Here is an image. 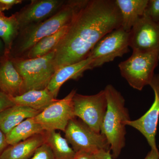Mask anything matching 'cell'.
I'll return each instance as SVG.
<instances>
[{
  "instance_id": "1f68e13d",
  "label": "cell",
  "mask_w": 159,
  "mask_h": 159,
  "mask_svg": "<svg viewBox=\"0 0 159 159\" xmlns=\"http://www.w3.org/2000/svg\"><path fill=\"white\" fill-rule=\"evenodd\" d=\"M1 58H0V60H1Z\"/></svg>"
},
{
  "instance_id": "d4e9b609",
  "label": "cell",
  "mask_w": 159,
  "mask_h": 159,
  "mask_svg": "<svg viewBox=\"0 0 159 159\" xmlns=\"http://www.w3.org/2000/svg\"><path fill=\"white\" fill-rule=\"evenodd\" d=\"M14 105L10 97L0 91V112Z\"/></svg>"
},
{
  "instance_id": "9c48e42d",
  "label": "cell",
  "mask_w": 159,
  "mask_h": 159,
  "mask_svg": "<svg viewBox=\"0 0 159 159\" xmlns=\"http://www.w3.org/2000/svg\"><path fill=\"white\" fill-rule=\"evenodd\" d=\"M77 93L74 89L65 97L57 99L34 117L35 121L46 131L60 130L64 132L69 122L75 118L73 97Z\"/></svg>"
},
{
  "instance_id": "9a60e30c",
  "label": "cell",
  "mask_w": 159,
  "mask_h": 159,
  "mask_svg": "<svg viewBox=\"0 0 159 159\" xmlns=\"http://www.w3.org/2000/svg\"><path fill=\"white\" fill-rule=\"evenodd\" d=\"M45 133L10 145L0 154V159H29L36 149L45 142Z\"/></svg>"
},
{
  "instance_id": "4316f807",
  "label": "cell",
  "mask_w": 159,
  "mask_h": 159,
  "mask_svg": "<svg viewBox=\"0 0 159 159\" xmlns=\"http://www.w3.org/2000/svg\"><path fill=\"white\" fill-rule=\"evenodd\" d=\"M74 159H97L95 154L91 152H80L76 154Z\"/></svg>"
},
{
  "instance_id": "ffe728a7",
  "label": "cell",
  "mask_w": 159,
  "mask_h": 159,
  "mask_svg": "<svg viewBox=\"0 0 159 159\" xmlns=\"http://www.w3.org/2000/svg\"><path fill=\"white\" fill-rule=\"evenodd\" d=\"M45 142L51 148L55 159H74L76 152L61 134L56 131H45Z\"/></svg>"
},
{
  "instance_id": "d6a6232c",
  "label": "cell",
  "mask_w": 159,
  "mask_h": 159,
  "mask_svg": "<svg viewBox=\"0 0 159 159\" xmlns=\"http://www.w3.org/2000/svg\"></svg>"
},
{
  "instance_id": "ac0fdd59",
  "label": "cell",
  "mask_w": 159,
  "mask_h": 159,
  "mask_svg": "<svg viewBox=\"0 0 159 159\" xmlns=\"http://www.w3.org/2000/svg\"><path fill=\"white\" fill-rule=\"evenodd\" d=\"M40 112L27 107L13 105L0 112V129L6 134L24 120L34 118Z\"/></svg>"
},
{
  "instance_id": "52a82bcc",
  "label": "cell",
  "mask_w": 159,
  "mask_h": 159,
  "mask_svg": "<svg viewBox=\"0 0 159 159\" xmlns=\"http://www.w3.org/2000/svg\"><path fill=\"white\" fill-rule=\"evenodd\" d=\"M129 36V32L120 27L102 37L94 46L89 55L88 57L93 60L92 70L128 53Z\"/></svg>"
},
{
  "instance_id": "484cf974",
  "label": "cell",
  "mask_w": 159,
  "mask_h": 159,
  "mask_svg": "<svg viewBox=\"0 0 159 159\" xmlns=\"http://www.w3.org/2000/svg\"><path fill=\"white\" fill-rule=\"evenodd\" d=\"M22 0H0V13L9 10L18 4H21Z\"/></svg>"
},
{
  "instance_id": "2e32d148",
  "label": "cell",
  "mask_w": 159,
  "mask_h": 159,
  "mask_svg": "<svg viewBox=\"0 0 159 159\" xmlns=\"http://www.w3.org/2000/svg\"><path fill=\"white\" fill-rule=\"evenodd\" d=\"M10 98L15 105L27 107L40 112L57 100L47 88L27 91L20 96Z\"/></svg>"
},
{
  "instance_id": "d6986e66",
  "label": "cell",
  "mask_w": 159,
  "mask_h": 159,
  "mask_svg": "<svg viewBox=\"0 0 159 159\" xmlns=\"http://www.w3.org/2000/svg\"><path fill=\"white\" fill-rule=\"evenodd\" d=\"M45 131L35 121L34 118H29L21 122L6 134V141L8 145H14Z\"/></svg>"
},
{
  "instance_id": "603a6c76",
  "label": "cell",
  "mask_w": 159,
  "mask_h": 159,
  "mask_svg": "<svg viewBox=\"0 0 159 159\" xmlns=\"http://www.w3.org/2000/svg\"><path fill=\"white\" fill-rule=\"evenodd\" d=\"M144 15L152 21L159 23V0H148Z\"/></svg>"
},
{
  "instance_id": "5bb4252c",
  "label": "cell",
  "mask_w": 159,
  "mask_h": 159,
  "mask_svg": "<svg viewBox=\"0 0 159 159\" xmlns=\"http://www.w3.org/2000/svg\"><path fill=\"white\" fill-rule=\"evenodd\" d=\"M93 60L89 57L80 62L60 68L54 72L47 88L56 98L61 86L69 80H78L85 71L92 70Z\"/></svg>"
},
{
  "instance_id": "cb8c5ba5",
  "label": "cell",
  "mask_w": 159,
  "mask_h": 159,
  "mask_svg": "<svg viewBox=\"0 0 159 159\" xmlns=\"http://www.w3.org/2000/svg\"><path fill=\"white\" fill-rule=\"evenodd\" d=\"M29 159H55V158L50 146L45 142Z\"/></svg>"
},
{
  "instance_id": "4fadbf2b",
  "label": "cell",
  "mask_w": 159,
  "mask_h": 159,
  "mask_svg": "<svg viewBox=\"0 0 159 159\" xmlns=\"http://www.w3.org/2000/svg\"><path fill=\"white\" fill-rule=\"evenodd\" d=\"M0 91L10 97L25 92L22 77L9 56H4L0 60Z\"/></svg>"
},
{
  "instance_id": "44dd1931",
  "label": "cell",
  "mask_w": 159,
  "mask_h": 159,
  "mask_svg": "<svg viewBox=\"0 0 159 159\" xmlns=\"http://www.w3.org/2000/svg\"><path fill=\"white\" fill-rule=\"evenodd\" d=\"M68 27H63L56 33L41 39L22 57L29 59L37 58L45 56L54 51L55 47L67 31Z\"/></svg>"
},
{
  "instance_id": "f1b7e54d",
  "label": "cell",
  "mask_w": 159,
  "mask_h": 159,
  "mask_svg": "<svg viewBox=\"0 0 159 159\" xmlns=\"http://www.w3.org/2000/svg\"><path fill=\"white\" fill-rule=\"evenodd\" d=\"M7 145L6 134L0 129V154L6 148Z\"/></svg>"
},
{
  "instance_id": "3957f363",
  "label": "cell",
  "mask_w": 159,
  "mask_h": 159,
  "mask_svg": "<svg viewBox=\"0 0 159 159\" xmlns=\"http://www.w3.org/2000/svg\"><path fill=\"white\" fill-rule=\"evenodd\" d=\"M107 101V109L101 129V134L107 139L111 156L116 159L125 144V123L130 120L125 100L113 86L108 84L104 89Z\"/></svg>"
},
{
  "instance_id": "836d02e7",
  "label": "cell",
  "mask_w": 159,
  "mask_h": 159,
  "mask_svg": "<svg viewBox=\"0 0 159 159\" xmlns=\"http://www.w3.org/2000/svg\"></svg>"
},
{
  "instance_id": "f546056e",
  "label": "cell",
  "mask_w": 159,
  "mask_h": 159,
  "mask_svg": "<svg viewBox=\"0 0 159 159\" xmlns=\"http://www.w3.org/2000/svg\"><path fill=\"white\" fill-rule=\"evenodd\" d=\"M144 159H159V153L151 149Z\"/></svg>"
},
{
  "instance_id": "6da1fadb",
  "label": "cell",
  "mask_w": 159,
  "mask_h": 159,
  "mask_svg": "<svg viewBox=\"0 0 159 159\" xmlns=\"http://www.w3.org/2000/svg\"><path fill=\"white\" fill-rule=\"evenodd\" d=\"M121 24L115 0H85L54 48L55 71L86 59L96 44Z\"/></svg>"
},
{
  "instance_id": "277c9868",
  "label": "cell",
  "mask_w": 159,
  "mask_h": 159,
  "mask_svg": "<svg viewBox=\"0 0 159 159\" xmlns=\"http://www.w3.org/2000/svg\"><path fill=\"white\" fill-rule=\"evenodd\" d=\"M54 56L53 51L45 56L32 59L10 58L24 80L25 92L48 87L55 71Z\"/></svg>"
},
{
  "instance_id": "4dcf8cb0",
  "label": "cell",
  "mask_w": 159,
  "mask_h": 159,
  "mask_svg": "<svg viewBox=\"0 0 159 159\" xmlns=\"http://www.w3.org/2000/svg\"><path fill=\"white\" fill-rule=\"evenodd\" d=\"M5 55V48L3 41L0 38V58L4 57Z\"/></svg>"
},
{
  "instance_id": "5b68a950",
  "label": "cell",
  "mask_w": 159,
  "mask_h": 159,
  "mask_svg": "<svg viewBox=\"0 0 159 159\" xmlns=\"http://www.w3.org/2000/svg\"><path fill=\"white\" fill-rule=\"evenodd\" d=\"M159 61V52L133 51L130 57L119 64V70L131 87L142 91L150 85Z\"/></svg>"
},
{
  "instance_id": "7c38bea8",
  "label": "cell",
  "mask_w": 159,
  "mask_h": 159,
  "mask_svg": "<svg viewBox=\"0 0 159 159\" xmlns=\"http://www.w3.org/2000/svg\"><path fill=\"white\" fill-rule=\"evenodd\" d=\"M65 0H32L15 13L20 29L48 19L62 7Z\"/></svg>"
},
{
  "instance_id": "83f0119b",
  "label": "cell",
  "mask_w": 159,
  "mask_h": 159,
  "mask_svg": "<svg viewBox=\"0 0 159 159\" xmlns=\"http://www.w3.org/2000/svg\"><path fill=\"white\" fill-rule=\"evenodd\" d=\"M97 159H113L111 151H101L95 154Z\"/></svg>"
},
{
  "instance_id": "7a4b0ae2",
  "label": "cell",
  "mask_w": 159,
  "mask_h": 159,
  "mask_svg": "<svg viewBox=\"0 0 159 159\" xmlns=\"http://www.w3.org/2000/svg\"><path fill=\"white\" fill-rule=\"evenodd\" d=\"M85 0L66 1L55 14L41 22L20 29L9 54L10 58L22 57L33 46L44 38L56 33L70 25Z\"/></svg>"
},
{
  "instance_id": "30bf717a",
  "label": "cell",
  "mask_w": 159,
  "mask_h": 159,
  "mask_svg": "<svg viewBox=\"0 0 159 159\" xmlns=\"http://www.w3.org/2000/svg\"><path fill=\"white\" fill-rule=\"evenodd\" d=\"M129 46L133 51L159 52V24L143 15L129 31Z\"/></svg>"
},
{
  "instance_id": "e575fe53",
  "label": "cell",
  "mask_w": 159,
  "mask_h": 159,
  "mask_svg": "<svg viewBox=\"0 0 159 159\" xmlns=\"http://www.w3.org/2000/svg\"></svg>"
},
{
  "instance_id": "ba28073f",
  "label": "cell",
  "mask_w": 159,
  "mask_h": 159,
  "mask_svg": "<svg viewBox=\"0 0 159 159\" xmlns=\"http://www.w3.org/2000/svg\"><path fill=\"white\" fill-rule=\"evenodd\" d=\"M73 100L75 117H78L97 133H101V126L107 109L104 90L89 96L76 93Z\"/></svg>"
},
{
  "instance_id": "8fae6325",
  "label": "cell",
  "mask_w": 159,
  "mask_h": 159,
  "mask_svg": "<svg viewBox=\"0 0 159 159\" xmlns=\"http://www.w3.org/2000/svg\"><path fill=\"white\" fill-rule=\"evenodd\" d=\"M149 85L154 92L153 103L142 117L136 120H129L125 124L139 131L146 139L152 150L159 153L156 139L159 119V75H154Z\"/></svg>"
},
{
  "instance_id": "8992f818",
  "label": "cell",
  "mask_w": 159,
  "mask_h": 159,
  "mask_svg": "<svg viewBox=\"0 0 159 159\" xmlns=\"http://www.w3.org/2000/svg\"><path fill=\"white\" fill-rule=\"evenodd\" d=\"M64 133L65 138L76 153L85 152L96 154L101 151H111L103 135L97 133L77 117L69 122Z\"/></svg>"
},
{
  "instance_id": "e0dca14e",
  "label": "cell",
  "mask_w": 159,
  "mask_h": 159,
  "mask_svg": "<svg viewBox=\"0 0 159 159\" xmlns=\"http://www.w3.org/2000/svg\"><path fill=\"white\" fill-rule=\"evenodd\" d=\"M121 18V26L129 32L139 18L144 15L148 0H115Z\"/></svg>"
},
{
  "instance_id": "7402d4cb",
  "label": "cell",
  "mask_w": 159,
  "mask_h": 159,
  "mask_svg": "<svg viewBox=\"0 0 159 159\" xmlns=\"http://www.w3.org/2000/svg\"><path fill=\"white\" fill-rule=\"evenodd\" d=\"M19 31V26L14 14L6 16L3 12L0 13V38L5 45V56H9L11 47Z\"/></svg>"
}]
</instances>
